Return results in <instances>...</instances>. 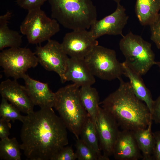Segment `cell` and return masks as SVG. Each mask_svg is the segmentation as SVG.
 Wrapping results in <instances>:
<instances>
[{
  "mask_svg": "<svg viewBox=\"0 0 160 160\" xmlns=\"http://www.w3.org/2000/svg\"><path fill=\"white\" fill-rule=\"evenodd\" d=\"M112 0L115 1L117 4L118 3H120V2L121 0Z\"/></svg>",
  "mask_w": 160,
  "mask_h": 160,
  "instance_id": "obj_33",
  "label": "cell"
},
{
  "mask_svg": "<svg viewBox=\"0 0 160 160\" xmlns=\"http://www.w3.org/2000/svg\"><path fill=\"white\" fill-rule=\"evenodd\" d=\"M151 115L152 120L160 124V95L154 100Z\"/></svg>",
  "mask_w": 160,
  "mask_h": 160,
  "instance_id": "obj_30",
  "label": "cell"
},
{
  "mask_svg": "<svg viewBox=\"0 0 160 160\" xmlns=\"http://www.w3.org/2000/svg\"><path fill=\"white\" fill-rule=\"evenodd\" d=\"M84 59L69 57L65 81H71L80 87L92 86L95 82Z\"/></svg>",
  "mask_w": 160,
  "mask_h": 160,
  "instance_id": "obj_16",
  "label": "cell"
},
{
  "mask_svg": "<svg viewBox=\"0 0 160 160\" xmlns=\"http://www.w3.org/2000/svg\"><path fill=\"white\" fill-rule=\"evenodd\" d=\"M75 153L78 160H100L98 155L80 138L76 139Z\"/></svg>",
  "mask_w": 160,
  "mask_h": 160,
  "instance_id": "obj_25",
  "label": "cell"
},
{
  "mask_svg": "<svg viewBox=\"0 0 160 160\" xmlns=\"http://www.w3.org/2000/svg\"><path fill=\"white\" fill-rule=\"evenodd\" d=\"M84 60L92 74L101 79L111 81L123 75L122 63L117 60L114 50L98 44Z\"/></svg>",
  "mask_w": 160,
  "mask_h": 160,
  "instance_id": "obj_7",
  "label": "cell"
},
{
  "mask_svg": "<svg viewBox=\"0 0 160 160\" xmlns=\"http://www.w3.org/2000/svg\"><path fill=\"white\" fill-rule=\"evenodd\" d=\"M22 123L20 147L29 160H51L68 144L67 129L52 107L27 114Z\"/></svg>",
  "mask_w": 160,
  "mask_h": 160,
  "instance_id": "obj_1",
  "label": "cell"
},
{
  "mask_svg": "<svg viewBox=\"0 0 160 160\" xmlns=\"http://www.w3.org/2000/svg\"><path fill=\"white\" fill-rule=\"evenodd\" d=\"M79 88L73 83L60 88L55 92L53 106L76 139L80 138L81 129L89 117L80 98Z\"/></svg>",
  "mask_w": 160,
  "mask_h": 160,
  "instance_id": "obj_4",
  "label": "cell"
},
{
  "mask_svg": "<svg viewBox=\"0 0 160 160\" xmlns=\"http://www.w3.org/2000/svg\"><path fill=\"white\" fill-rule=\"evenodd\" d=\"M79 95L83 106L95 126L100 103L97 91L92 86H83L79 88Z\"/></svg>",
  "mask_w": 160,
  "mask_h": 160,
  "instance_id": "obj_20",
  "label": "cell"
},
{
  "mask_svg": "<svg viewBox=\"0 0 160 160\" xmlns=\"http://www.w3.org/2000/svg\"><path fill=\"white\" fill-rule=\"evenodd\" d=\"M38 63L36 56L28 48H10L0 53V65L4 74L14 79L22 78L29 69Z\"/></svg>",
  "mask_w": 160,
  "mask_h": 160,
  "instance_id": "obj_8",
  "label": "cell"
},
{
  "mask_svg": "<svg viewBox=\"0 0 160 160\" xmlns=\"http://www.w3.org/2000/svg\"><path fill=\"white\" fill-rule=\"evenodd\" d=\"M22 78L28 94L34 105L40 108L53 107L55 92L51 90L47 83L34 79L27 74Z\"/></svg>",
  "mask_w": 160,
  "mask_h": 160,
  "instance_id": "obj_15",
  "label": "cell"
},
{
  "mask_svg": "<svg viewBox=\"0 0 160 160\" xmlns=\"http://www.w3.org/2000/svg\"><path fill=\"white\" fill-rule=\"evenodd\" d=\"M34 53L39 63L46 70L55 72L59 76L62 83L65 82V75L69 57L61 43L50 39L44 46H37Z\"/></svg>",
  "mask_w": 160,
  "mask_h": 160,
  "instance_id": "obj_9",
  "label": "cell"
},
{
  "mask_svg": "<svg viewBox=\"0 0 160 160\" xmlns=\"http://www.w3.org/2000/svg\"><path fill=\"white\" fill-rule=\"evenodd\" d=\"M0 93L20 112L28 114L33 111L34 105L29 96L25 87L20 84L17 80L9 79L2 81Z\"/></svg>",
  "mask_w": 160,
  "mask_h": 160,
  "instance_id": "obj_13",
  "label": "cell"
},
{
  "mask_svg": "<svg viewBox=\"0 0 160 160\" xmlns=\"http://www.w3.org/2000/svg\"><path fill=\"white\" fill-rule=\"evenodd\" d=\"M20 111L3 97H2L0 105V116L1 118L9 121L19 120L22 123L25 116L22 115Z\"/></svg>",
  "mask_w": 160,
  "mask_h": 160,
  "instance_id": "obj_24",
  "label": "cell"
},
{
  "mask_svg": "<svg viewBox=\"0 0 160 160\" xmlns=\"http://www.w3.org/2000/svg\"><path fill=\"white\" fill-rule=\"evenodd\" d=\"M151 46V43L131 32L123 36L119 43L120 49L125 58L124 62L141 76L155 65V55Z\"/></svg>",
  "mask_w": 160,
  "mask_h": 160,
  "instance_id": "obj_5",
  "label": "cell"
},
{
  "mask_svg": "<svg viewBox=\"0 0 160 160\" xmlns=\"http://www.w3.org/2000/svg\"><path fill=\"white\" fill-rule=\"evenodd\" d=\"M65 52L71 57L84 59L98 42L90 31L73 30L66 33L61 43Z\"/></svg>",
  "mask_w": 160,
  "mask_h": 160,
  "instance_id": "obj_11",
  "label": "cell"
},
{
  "mask_svg": "<svg viewBox=\"0 0 160 160\" xmlns=\"http://www.w3.org/2000/svg\"><path fill=\"white\" fill-rule=\"evenodd\" d=\"M20 145L15 137H7L0 141V158L4 160H21Z\"/></svg>",
  "mask_w": 160,
  "mask_h": 160,
  "instance_id": "obj_23",
  "label": "cell"
},
{
  "mask_svg": "<svg viewBox=\"0 0 160 160\" xmlns=\"http://www.w3.org/2000/svg\"><path fill=\"white\" fill-rule=\"evenodd\" d=\"M155 144L152 156V159L160 160V131L153 132Z\"/></svg>",
  "mask_w": 160,
  "mask_h": 160,
  "instance_id": "obj_31",
  "label": "cell"
},
{
  "mask_svg": "<svg viewBox=\"0 0 160 160\" xmlns=\"http://www.w3.org/2000/svg\"><path fill=\"white\" fill-rule=\"evenodd\" d=\"M51 16L64 28L77 30L90 28L97 19L96 7L91 0H48Z\"/></svg>",
  "mask_w": 160,
  "mask_h": 160,
  "instance_id": "obj_3",
  "label": "cell"
},
{
  "mask_svg": "<svg viewBox=\"0 0 160 160\" xmlns=\"http://www.w3.org/2000/svg\"><path fill=\"white\" fill-rule=\"evenodd\" d=\"M118 88L100 105L111 114L122 129L135 131L146 128L152 121L145 104L135 95L129 82L121 77Z\"/></svg>",
  "mask_w": 160,
  "mask_h": 160,
  "instance_id": "obj_2",
  "label": "cell"
},
{
  "mask_svg": "<svg viewBox=\"0 0 160 160\" xmlns=\"http://www.w3.org/2000/svg\"><path fill=\"white\" fill-rule=\"evenodd\" d=\"M11 124L9 121L4 119H0V138L1 139L7 137L10 135L9 130Z\"/></svg>",
  "mask_w": 160,
  "mask_h": 160,
  "instance_id": "obj_29",
  "label": "cell"
},
{
  "mask_svg": "<svg viewBox=\"0 0 160 160\" xmlns=\"http://www.w3.org/2000/svg\"><path fill=\"white\" fill-rule=\"evenodd\" d=\"M47 1L48 0H16V2L20 7L28 11L41 8Z\"/></svg>",
  "mask_w": 160,
  "mask_h": 160,
  "instance_id": "obj_28",
  "label": "cell"
},
{
  "mask_svg": "<svg viewBox=\"0 0 160 160\" xmlns=\"http://www.w3.org/2000/svg\"><path fill=\"white\" fill-rule=\"evenodd\" d=\"M150 26L151 39L156 47L160 49V13H159L149 25Z\"/></svg>",
  "mask_w": 160,
  "mask_h": 160,
  "instance_id": "obj_26",
  "label": "cell"
},
{
  "mask_svg": "<svg viewBox=\"0 0 160 160\" xmlns=\"http://www.w3.org/2000/svg\"><path fill=\"white\" fill-rule=\"evenodd\" d=\"M155 65H157L158 66L160 71V61L157 62L156 61Z\"/></svg>",
  "mask_w": 160,
  "mask_h": 160,
  "instance_id": "obj_32",
  "label": "cell"
},
{
  "mask_svg": "<svg viewBox=\"0 0 160 160\" xmlns=\"http://www.w3.org/2000/svg\"><path fill=\"white\" fill-rule=\"evenodd\" d=\"M123 75L128 78L132 88L136 96L144 102L151 113L154 100L151 92L145 84L141 76L130 68L124 62L122 63Z\"/></svg>",
  "mask_w": 160,
  "mask_h": 160,
  "instance_id": "obj_17",
  "label": "cell"
},
{
  "mask_svg": "<svg viewBox=\"0 0 160 160\" xmlns=\"http://www.w3.org/2000/svg\"><path fill=\"white\" fill-rule=\"evenodd\" d=\"M152 122L145 128L132 131L143 160H152L155 141L152 131Z\"/></svg>",
  "mask_w": 160,
  "mask_h": 160,
  "instance_id": "obj_19",
  "label": "cell"
},
{
  "mask_svg": "<svg viewBox=\"0 0 160 160\" xmlns=\"http://www.w3.org/2000/svg\"><path fill=\"white\" fill-rule=\"evenodd\" d=\"M128 18L125 9L118 3L116 9L112 14L100 20H96L91 25L89 31L96 39L105 35L123 36V30Z\"/></svg>",
  "mask_w": 160,
  "mask_h": 160,
  "instance_id": "obj_12",
  "label": "cell"
},
{
  "mask_svg": "<svg viewBox=\"0 0 160 160\" xmlns=\"http://www.w3.org/2000/svg\"><path fill=\"white\" fill-rule=\"evenodd\" d=\"M76 155L71 146L62 148L52 158L51 160H75Z\"/></svg>",
  "mask_w": 160,
  "mask_h": 160,
  "instance_id": "obj_27",
  "label": "cell"
},
{
  "mask_svg": "<svg viewBox=\"0 0 160 160\" xmlns=\"http://www.w3.org/2000/svg\"><path fill=\"white\" fill-rule=\"evenodd\" d=\"M96 128L100 146L107 160L112 155L114 146L120 131L115 119L105 110L99 106L96 122Z\"/></svg>",
  "mask_w": 160,
  "mask_h": 160,
  "instance_id": "obj_10",
  "label": "cell"
},
{
  "mask_svg": "<svg viewBox=\"0 0 160 160\" xmlns=\"http://www.w3.org/2000/svg\"><path fill=\"white\" fill-rule=\"evenodd\" d=\"M80 137L98 155L100 160H107L101 153L96 127L89 116L81 129Z\"/></svg>",
  "mask_w": 160,
  "mask_h": 160,
  "instance_id": "obj_22",
  "label": "cell"
},
{
  "mask_svg": "<svg viewBox=\"0 0 160 160\" xmlns=\"http://www.w3.org/2000/svg\"><path fill=\"white\" fill-rule=\"evenodd\" d=\"M12 13L7 11L0 16V50L5 48L20 47L22 42V36L17 31L11 30L8 25Z\"/></svg>",
  "mask_w": 160,
  "mask_h": 160,
  "instance_id": "obj_18",
  "label": "cell"
},
{
  "mask_svg": "<svg viewBox=\"0 0 160 160\" xmlns=\"http://www.w3.org/2000/svg\"><path fill=\"white\" fill-rule=\"evenodd\" d=\"M28 11L20 28L29 43L40 44L48 41L60 31L58 22L48 17L41 8Z\"/></svg>",
  "mask_w": 160,
  "mask_h": 160,
  "instance_id": "obj_6",
  "label": "cell"
},
{
  "mask_svg": "<svg viewBox=\"0 0 160 160\" xmlns=\"http://www.w3.org/2000/svg\"><path fill=\"white\" fill-rule=\"evenodd\" d=\"M112 155L117 160L142 159V155L132 131L124 129L119 131L114 146Z\"/></svg>",
  "mask_w": 160,
  "mask_h": 160,
  "instance_id": "obj_14",
  "label": "cell"
},
{
  "mask_svg": "<svg viewBox=\"0 0 160 160\" xmlns=\"http://www.w3.org/2000/svg\"><path fill=\"white\" fill-rule=\"evenodd\" d=\"M135 8L141 25H149L159 13L160 0H136Z\"/></svg>",
  "mask_w": 160,
  "mask_h": 160,
  "instance_id": "obj_21",
  "label": "cell"
}]
</instances>
